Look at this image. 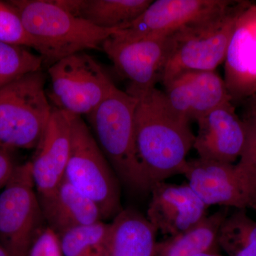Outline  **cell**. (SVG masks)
Returning a JSON list of instances; mask_svg holds the SVG:
<instances>
[{"label": "cell", "instance_id": "obj_1", "mask_svg": "<svg viewBox=\"0 0 256 256\" xmlns=\"http://www.w3.org/2000/svg\"><path fill=\"white\" fill-rule=\"evenodd\" d=\"M130 95L138 100L134 114L136 152L151 188L182 174L195 140L190 122L170 110L164 92L156 87Z\"/></svg>", "mask_w": 256, "mask_h": 256}, {"label": "cell", "instance_id": "obj_2", "mask_svg": "<svg viewBox=\"0 0 256 256\" xmlns=\"http://www.w3.org/2000/svg\"><path fill=\"white\" fill-rule=\"evenodd\" d=\"M25 31L50 66L69 56L85 50H102V44L118 31L94 26L69 12L57 0H10Z\"/></svg>", "mask_w": 256, "mask_h": 256}, {"label": "cell", "instance_id": "obj_3", "mask_svg": "<svg viewBox=\"0 0 256 256\" xmlns=\"http://www.w3.org/2000/svg\"><path fill=\"white\" fill-rule=\"evenodd\" d=\"M138 99L114 86L87 116L92 132L120 182L131 192L146 193L151 186L136 152L134 114Z\"/></svg>", "mask_w": 256, "mask_h": 256}, {"label": "cell", "instance_id": "obj_4", "mask_svg": "<svg viewBox=\"0 0 256 256\" xmlns=\"http://www.w3.org/2000/svg\"><path fill=\"white\" fill-rule=\"evenodd\" d=\"M45 84L38 70L0 88V148L36 149L53 110Z\"/></svg>", "mask_w": 256, "mask_h": 256}, {"label": "cell", "instance_id": "obj_5", "mask_svg": "<svg viewBox=\"0 0 256 256\" xmlns=\"http://www.w3.org/2000/svg\"><path fill=\"white\" fill-rule=\"evenodd\" d=\"M248 3L235 2L224 12L173 34L172 50L162 75L163 85L185 72H216L224 63L237 18Z\"/></svg>", "mask_w": 256, "mask_h": 256}, {"label": "cell", "instance_id": "obj_6", "mask_svg": "<svg viewBox=\"0 0 256 256\" xmlns=\"http://www.w3.org/2000/svg\"><path fill=\"white\" fill-rule=\"evenodd\" d=\"M64 180L95 204L102 220L124 210L118 178L82 117L72 118V148Z\"/></svg>", "mask_w": 256, "mask_h": 256}, {"label": "cell", "instance_id": "obj_7", "mask_svg": "<svg viewBox=\"0 0 256 256\" xmlns=\"http://www.w3.org/2000/svg\"><path fill=\"white\" fill-rule=\"evenodd\" d=\"M53 107L72 116H88L114 86L102 66L84 52L69 56L48 68Z\"/></svg>", "mask_w": 256, "mask_h": 256}, {"label": "cell", "instance_id": "obj_8", "mask_svg": "<svg viewBox=\"0 0 256 256\" xmlns=\"http://www.w3.org/2000/svg\"><path fill=\"white\" fill-rule=\"evenodd\" d=\"M46 226L30 163L18 164L0 193V244L11 256H28Z\"/></svg>", "mask_w": 256, "mask_h": 256}, {"label": "cell", "instance_id": "obj_9", "mask_svg": "<svg viewBox=\"0 0 256 256\" xmlns=\"http://www.w3.org/2000/svg\"><path fill=\"white\" fill-rule=\"evenodd\" d=\"M172 35L122 41L109 37L102 50L122 78L129 82L128 94L156 87L172 50Z\"/></svg>", "mask_w": 256, "mask_h": 256}, {"label": "cell", "instance_id": "obj_10", "mask_svg": "<svg viewBox=\"0 0 256 256\" xmlns=\"http://www.w3.org/2000/svg\"><path fill=\"white\" fill-rule=\"evenodd\" d=\"M234 2L227 0L153 1L137 20L111 36L122 41H131L171 36L188 25L224 12Z\"/></svg>", "mask_w": 256, "mask_h": 256}, {"label": "cell", "instance_id": "obj_11", "mask_svg": "<svg viewBox=\"0 0 256 256\" xmlns=\"http://www.w3.org/2000/svg\"><path fill=\"white\" fill-rule=\"evenodd\" d=\"M170 110L190 122L197 121L216 108L232 102L223 78L216 72H188L164 85Z\"/></svg>", "mask_w": 256, "mask_h": 256}, {"label": "cell", "instance_id": "obj_12", "mask_svg": "<svg viewBox=\"0 0 256 256\" xmlns=\"http://www.w3.org/2000/svg\"><path fill=\"white\" fill-rule=\"evenodd\" d=\"M72 118L53 107L41 140L28 161L38 196L50 194L64 180L72 148Z\"/></svg>", "mask_w": 256, "mask_h": 256}, {"label": "cell", "instance_id": "obj_13", "mask_svg": "<svg viewBox=\"0 0 256 256\" xmlns=\"http://www.w3.org/2000/svg\"><path fill=\"white\" fill-rule=\"evenodd\" d=\"M146 217L162 234L174 236L194 226L206 216L208 207L188 184L160 182L152 186Z\"/></svg>", "mask_w": 256, "mask_h": 256}, {"label": "cell", "instance_id": "obj_14", "mask_svg": "<svg viewBox=\"0 0 256 256\" xmlns=\"http://www.w3.org/2000/svg\"><path fill=\"white\" fill-rule=\"evenodd\" d=\"M224 82L232 101L256 94V4L239 14L224 60Z\"/></svg>", "mask_w": 256, "mask_h": 256}, {"label": "cell", "instance_id": "obj_15", "mask_svg": "<svg viewBox=\"0 0 256 256\" xmlns=\"http://www.w3.org/2000/svg\"><path fill=\"white\" fill-rule=\"evenodd\" d=\"M184 176L188 184L207 206L252 208L236 164L197 158L188 160Z\"/></svg>", "mask_w": 256, "mask_h": 256}, {"label": "cell", "instance_id": "obj_16", "mask_svg": "<svg viewBox=\"0 0 256 256\" xmlns=\"http://www.w3.org/2000/svg\"><path fill=\"white\" fill-rule=\"evenodd\" d=\"M196 122L198 132L193 148L198 158L230 164L240 158L246 129L232 102L218 106Z\"/></svg>", "mask_w": 256, "mask_h": 256}, {"label": "cell", "instance_id": "obj_17", "mask_svg": "<svg viewBox=\"0 0 256 256\" xmlns=\"http://www.w3.org/2000/svg\"><path fill=\"white\" fill-rule=\"evenodd\" d=\"M47 226L58 236L102 220L95 204L64 180L54 191L38 196Z\"/></svg>", "mask_w": 256, "mask_h": 256}, {"label": "cell", "instance_id": "obj_18", "mask_svg": "<svg viewBox=\"0 0 256 256\" xmlns=\"http://www.w3.org/2000/svg\"><path fill=\"white\" fill-rule=\"evenodd\" d=\"M110 224L104 256H154L158 232L146 216L134 208H124Z\"/></svg>", "mask_w": 256, "mask_h": 256}, {"label": "cell", "instance_id": "obj_19", "mask_svg": "<svg viewBox=\"0 0 256 256\" xmlns=\"http://www.w3.org/2000/svg\"><path fill=\"white\" fill-rule=\"evenodd\" d=\"M64 9L106 30H120L137 20L152 0H57Z\"/></svg>", "mask_w": 256, "mask_h": 256}, {"label": "cell", "instance_id": "obj_20", "mask_svg": "<svg viewBox=\"0 0 256 256\" xmlns=\"http://www.w3.org/2000/svg\"><path fill=\"white\" fill-rule=\"evenodd\" d=\"M228 215L223 207L184 233L158 242L154 256H194L204 252H218V234Z\"/></svg>", "mask_w": 256, "mask_h": 256}, {"label": "cell", "instance_id": "obj_21", "mask_svg": "<svg viewBox=\"0 0 256 256\" xmlns=\"http://www.w3.org/2000/svg\"><path fill=\"white\" fill-rule=\"evenodd\" d=\"M218 244L228 256H256V220L236 210L220 225Z\"/></svg>", "mask_w": 256, "mask_h": 256}, {"label": "cell", "instance_id": "obj_22", "mask_svg": "<svg viewBox=\"0 0 256 256\" xmlns=\"http://www.w3.org/2000/svg\"><path fill=\"white\" fill-rule=\"evenodd\" d=\"M104 220L69 230L60 236L64 256H104L110 234Z\"/></svg>", "mask_w": 256, "mask_h": 256}, {"label": "cell", "instance_id": "obj_23", "mask_svg": "<svg viewBox=\"0 0 256 256\" xmlns=\"http://www.w3.org/2000/svg\"><path fill=\"white\" fill-rule=\"evenodd\" d=\"M41 56L26 47L0 42V88L26 74L42 70Z\"/></svg>", "mask_w": 256, "mask_h": 256}, {"label": "cell", "instance_id": "obj_24", "mask_svg": "<svg viewBox=\"0 0 256 256\" xmlns=\"http://www.w3.org/2000/svg\"><path fill=\"white\" fill-rule=\"evenodd\" d=\"M242 121L246 129L245 144L236 168L252 208L256 210V110L252 109Z\"/></svg>", "mask_w": 256, "mask_h": 256}, {"label": "cell", "instance_id": "obj_25", "mask_svg": "<svg viewBox=\"0 0 256 256\" xmlns=\"http://www.w3.org/2000/svg\"><path fill=\"white\" fill-rule=\"evenodd\" d=\"M0 42L34 48V44L25 31L18 11L8 1H0Z\"/></svg>", "mask_w": 256, "mask_h": 256}, {"label": "cell", "instance_id": "obj_26", "mask_svg": "<svg viewBox=\"0 0 256 256\" xmlns=\"http://www.w3.org/2000/svg\"><path fill=\"white\" fill-rule=\"evenodd\" d=\"M28 256H64L60 236L46 226L32 244Z\"/></svg>", "mask_w": 256, "mask_h": 256}, {"label": "cell", "instance_id": "obj_27", "mask_svg": "<svg viewBox=\"0 0 256 256\" xmlns=\"http://www.w3.org/2000/svg\"><path fill=\"white\" fill-rule=\"evenodd\" d=\"M18 165L14 162L12 151L0 148V190L9 182Z\"/></svg>", "mask_w": 256, "mask_h": 256}, {"label": "cell", "instance_id": "obj_28", "mask_svg": "<svg viewBox=\"0 0 256 256\" xmlns=\"http://www.w3.org/2000/svg\"><path fill=\"white\" fill-rule=\"evenodd\" d=\"M194 256H224L220 255L218 252H200V254H197L196 255Z\"/></svg>", "mask_w": 256, "mask_h": 256}, {"label": "cell", "instance_id": "obj_29", "mask_svg": "<svg viewBox=\"0 0 256 256\" xmlns=\"http://www.w3.org/2000/svg\"><path fill=\"white\" fill-rule=\"evenodd\" d=\"M0 256H11L10 255L9 252L5 250L4 248L0 244Z\"/></svg>", "mask_w": 256, "mask_h": 256}, {"label": "cell", "instance_id": "obj_30", "mask_svg": "<svg viewBox=\"0 0 256 256\" xmlns=\"http://www.w3.org/2000/svg\"><path fill=\"white\" fill-rule=\"evenodd\" d=\"M252 98L254 99V101H255V104H254V108H252V109H254V110H256V94H255V95L252 96Z\"/></svg>", "mask_w": 256, "mask_h": 256}]
</instances>
